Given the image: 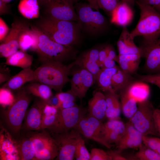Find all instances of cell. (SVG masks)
Instances as JSON below:
<instances>
[{
	"label": "cell",
	"instance_id": "obj_1",
	"mask_svg": "<svg viewBox=\"0 0 160 160\" xmlns=\"http://www.w3.org/2000/svg\"><path fill=\"white\" fill-rule=\"evenodd\" d=\"M36 26L52 40L73 47L79 43L81 30L77 22L59 20L49 16L40 20Z\"/></svg>",
	"mask_w": 160,
	"mask_h": 160
},
{
	"label": "cell",
	"instance_id": "obj_2",
	"mask_svg": "<svg viewBox=\"0 0 160 160\" xmlns=\"http://www.w3.org/2000/svg\"><path fill=\"white\" fill-rule=\"evenodd\" d=\"M31 99V95L22 87L18 90L13 102L2 114L3 124L15 141L20 135L23 122Z\"/></svg>",
	"mask_w": 160,
	"mask_h": 160
},
{
	"label": "cell",
	"instance_id": "obj_3",
	"mask_svg": "<svg viewBox=\"0 0 160 160\" xmlns=\"http://www.w3.org/2000/svg\"><path fill=\"white\" fill-rule=\"evenodd\" d=\"M77 63V60L67 65L58 61L41 63L34 71L35 81L47 85L56 91L61 92L64 85L69 81L68 76L71 70Z\"/></svg>",
	"mask_w": 160,
	"mask_h": 160
},
{
	"label": "cell",
	"instance_id": "obj_4",
	"mask_svg": "<svg viewBox=\"0 0 160 160\" xmlns=\"http://www.w3.org/2000/svg\"><path fill=\"white\" fill-rule=\"evenodd\" d=\"M32 26L38 36V43L36 52L41 63L51 61L63 63L76 57L77 51L73 47L55 42L37 27Z\"/></svg>",
	"mask_w": 160,
	"mask_h": 160
},
{
	"label": "cell",
	"instance_id": "obj_5",
	"mask_svg": "<svg viewBox=\"0 0 160 160\" xmlns=\"http://www.w3.org/2000/svg\"><path fill=\"white\" fill-rule=\"evenodd\" d=\"M140 10V17L135 28L130 32L133 38L143 37L144 41L150 42L160 36V13L153 6L137 4Z\"/></svg>",
	"mask_w": 160,
	"mask_h": 160
},
{
	"label": "cell",
	"instance_id": "obj_6",
	"mask_svg": "<svg viewBox=\"0 0 160 160\" xmlns=\"http://www.w3.org/2000/svg\"><path fill=\"white\" fill-rule=\"evenodd\" d=\"M74 7L78 17L77 22L81 31L96 35L108 30V24L105 17L88 3H78Z\"/></svg>",
	"mask_w": 160,
	"mask_h": 160
},
{
	"label": "cell",
	"instance_id": "obj_7",
	"mask_svg": "<svg viewBox=\"0 0 160 160\" xmlns=\"http://www.w3.org/2000/svg\"><path fill=\"white\" fill-rule=\"evenodd\" d=\"M32 141L35 151V160H51L55 159L58 153L57 144L46 130L23 131Z\"/></svg>",
	"mask_w": 160,
	"mask_h": 160
},
{
	"label": "cell",
	"instance_id": "obj_8",
	"mask_svg": "<svg viewBox=\"0 0 160 160\" xmlns=\"http://www.w3.org/2000/svg\"><path fill=\"white\" fill-rule=\"evenodd\" d=\"M155 108L148 99L138 103L137 108L129 121L143 135H151L160 137L154 119Z\"/></svg>",
	"mask_w": 160,
	"mask_h": 160
},
{
	"label": "cell",
	"instance_id": "obj_9",
	"mask_svg": "<svg viewBox=\"0 0 160 160\" xmlns=\"http://www.w3.org/2000/svg\"><path fill=\"white\" fill-rule=\"evenodd\" d=\"M87 111V109L77 105L67 108H59L55 123L50 128L46 130L50 133L67 132L74 128L86 115Z\"/></svg>",
	"mask_w": 160,
	"mask_h": 160
},
{
	"label": "cell",
	"instance_id": "obj_10",
	"mask_svg": "<svg viewBox=\"0 0 160 160\" xmlns=\"http://www.w3.org/2000/svg\"><path fill=\"white\" fill-rule=\"evenodd\" d=\"M55 140L58 148L57 160H73L76 145L82 137L81 134L73 128L64 133H50Z\"/></svg>",
	"mask_w": 160,
	"mask_h": 160
},
{
	"label": "cell",
	"instance_id": "obj_11",
	"mask_svg": "<svg viewBox=\"0 0 160 160\" xmlns=\"http://www.w3.org/2000/svg\"><path fill=\"white\" fill-rule=\"evenodd\" d=\"M74 128L85 137L93 140L108 148L112 146L104 139L103 124L89 114L83 117Z\"/></svg>",
	"mask_w": 160,
	"mask_h": 160
},
{
	"label": "cell",
	"instance_id": "obj_12",
	"mask_svg": "<svg viewBox=\"0 0 160 160\" xmlns=\"http://www.w3.org/2000/svg\"><path fill=\"white\" fill-rule=\"evenodd\" d=\"M73 0H49L44 5L48 16L55 19L77 22Z\"/></svg>",
	"mask_w": 160,
	"mask_h": 160
},
{
	"label": "cell",
	"instance_id": "obj_13",
	"mask_svg": "<svg viewBox=\"0 0 160 160\" xmlns=\"http://www.w3.org/2000/svg\"><path fill=\"white\" fill-rule=\"evenodd\" d=\"M141 57L145 58V68L150 74L160 73V38L150 42L143 41L140 47Z\"/></svg>",
	"mask_w": 160,
	"mask_h": 160
},
{
	"label": "cell",
	"instance_id": "obj_14",
	"mask_svg": "<svg viewBox=\"0 0 160 160\" xmlns=\"http://www.w3.org/2000/svg\"><path fill=\"white\" fill-rule=\"evenodd\" d=\"M28 26L25 23L18 20L15 21L12 23L8 33L1 42V57L7 58L18 51L20 35L23 31Z\"/></svg>",
	"mask_w": 160,
	"mask_h": 160
},
{
	"label": "cell",
	"instance_id": "obj_15",
	"mask_svg": "<svg viewBox=\"0 0 160 160\" xmlns=\"http://www.w3.org/2000/svg\"><path fill=\"white\" fill-rule=\"evenodd\" d=\"M44 101L39 98L35 100L26 113L21 131L39 130L41 125Z\"/></svg>",
	"mask_w": 160,
	"mask_h": 160
},
{
	"label": "cell",
	"instance_id": "obj_16",
	"mask_svg": "<svg viewBox=\"0 0 160 160\" xmlns=\"http://www.w3.org/2000/svg\"><path fill=\"white\" fill-rule=\"evenodd\" d=\"M124 134L116 143L117 150L120 153L128 148H139L143 144V135L129 121L125 123Z\"/></svg>",
	"mask_w": 160,
	"mask_h": 160
},
{
	"label": "cell",
	"instance_id": "obj_17",
	"mask_svg": "<svg viewBox=\"0 0 160 160\" xmlns=\"http://www.w3.org/2000/svg\"><path fill=\"white\" fill-rule=\"evenodd\" d=\"M104 138L108 144L117 143L125 133V124L120 119L109 120L103 124Z\"/></svg>",
	"mask_w": 160,
	"mask_h": 160
},
{
	"label": "cell",
	"instance_id": "obj_18",
	"mask_svg": "<svg viewBox=\"0 0 160 160\" xmlns=\"http://www.w3.org/2000/svg\"><path fill=\"white\" fill-rule=\"evenodd\" d=\"M107 106L104 94L96 92L89 100L88 104L89 114L102 122L106 117Z\"/></svg>",
	"mask_w": 160,
	"mask_h": 160
},
{
	"label": "cell",
	"instance_id": "obj_19",
	"mask_svg": "<svg viewBox=\"0 0 160 160\" xmlns=\"http://www.w3.org/2000/svg\"><path fill=\"white\" fill-rule=\"evenodd\" d=\"M133 16L132 7L121 1L113 12L111 16V22L119 26L126 27L132 22Z\"/></svg>",
	"mask_w": 160,
	"mask_h": 160
},
{
	"label": "cell",
	"instance_id": "obj_20",
	"mask_svg": "<svg viewBox=\"0 0 160 160\" xmlns=\"http://www.w3.org/2000/svg\"><path fill=\"white\" fill-rule=\"evenodd\" d=\"M15 147L18 159L20 160H35V151L31 139L23 132L15 141Z\"/></svg>",
	"mask_w": 160,
	"mask_h": 160
},
{
	"label": "cell",
	"instance_id": "obj_21",
	"mask_svg": "<svg viewBox=\"0 0 160 160\" xmlns=\"http://www.w3.org/2000/svg\"><path fill=\"white\" fill-rule=\"evenodd\" d=\"M35 81L34 71L31 68L23 69L10 79L2 87L11 91L18 90L28 82Z\"/></svg>",
	"mask_w": 160,
	"mask_h": 160
},
{
	"label": "cell",
	"instance_id": "obj_22",
	"mask_svg": "<svg viewBox=\"0 0 160 160\" xmlns=\"http://www.w3.org/2000/svg\"><path fill=\"white\" fill-rule=\"evenodd\" d=\"M134 39L126 27H123L117 42L119 55L140 54V48L135 45Z\"/></svg>",
	"mask_w": 160,
	"mask_h": 160
},
{
	"label": "cell",
	"instance_id": "obj_23",
	"mask_svg": "<svg viewBox=\"0 0 160 160\" xmlns=\"http://www.w3.org/2000/svg\"><path fill=\"white\" fill-rule=\"evenodd\" d=\"M29 26L21 33L19 37V49L26 52L29 50L36 52L38 43V35L32 25Z\"/></svg>",
	"mask_w": 160,
	"mask_h": 160
},
{
	"label": "cell",
	"instance_id": "obj_24",
	"mask_svg": "<svg viewBox=\"0 0 160 160\" xmlns=\"http://www.w3.org/2000/svg\"><path fill=\"white\" fill-rule=\"evenodd\" d=\"M123 90L137 103L148 100L150 93L149 86L143 81H133Z\"/></svg>",
	"mask_w": 160,
	"mask_h": 160
},
{
	"label": "cell",
	"instance_id": "obj_25",
	"mask_svg": "<svg viewBox=\"0 0 160 160\" xmlns=\"http://www.w3.org/2000/svg\"><path fill=\"white\" fill-rule=\"evenodd\" d=\"M104 94L106 103V117L109 120L120 119L121 111L119 95L114 91L106 92Z\"/></svg>",
	"mask_w": 160,
	"mask_h": 160
},
{
	"label": "cell",
	"instance_id": "obj_26",
	"mask_svg": "<svg viewBox=\"0 0 160 160\" xmlns=\"http://www.w3.org/2000/svg\"><path fill=\"white\" fill-rule=\"evenodd\" d=\"M33 60L32 55L20 50L7 58L5 64L24 69L31 68Z\"/></svg>",
	"mask_w": 160,
	"mask_h": 160
},
{
	"label": "cell",
	"instance_id": "obj_27",
	"mask_svg": "<svg viewBox=\"0 0 160 160\" xmlns=\"http://www.w3.org/2000/svg\"><path fill=\"white\" fill-rule=\"evenodd\" d=\"M18 8L20 13L28 19L36 18L39 15V3L37 0H20Z\"/></svg>",
	"mask_w": 160,
	"mask_h": 160
},
{
	"label": "cell",
	"instance_id": "obj_28",
	"mask_svg": "<svg viewBox=\"0 0 160 160\" xmlns=\"http://www.w3.org/2000/svg\"><path fill=\"white\" fill-rule=\"evenodd\" d=\"M133 81L130 74L119 69L111 78V87L115 92H120Z\"/></svg>",
	"mask_w": 160,
	"mask_h": 160
},
{
	"label": "cell",
	"instance_id": "obj_29",
	"mask_svg": "<svg viewBox=\"0 0 160 160\" xmlns=\"http://www.w3.org/2000/svg\"><path fill=\"white\" fill-rule=\"evenodd\" d=\"M121 108L124 116L130 119L135 114L137 108V103L124 90L120 92Z\"/></svg>",
	"mask_w": 160,
	"mask_h": 160
},
{
	"label": "cell",
	"instance_id": "obj_30",
	"mask_svg": "<svg viewBox=\"0 0 160 160\" xmlns=\"http://www.w3.org/2000/svg\"><path fill=\"white\" fill-rule=\"evenodd\" d=\"M25 88L31 95L45 101L52 95V89L49 86L39 82L30 83Z\"/></svg>",
	"mask_w": 160,
	"mask_h": 160
},
{
	"label": "cell",
	"instance_id": "obj_31",
	"mask_svg": "<svg viewBox=\"0 0 160 160\" xmlns=\"http://www.w3.org/2000/svg\"><path fill=\"white\" fill-rule=\"evenodd\" d=\"M59 109L46 103L43 108L39 130L48 129L54 124L57 117Z\"/></svg>",
	"mask_w": 160,
	"mask_h": 160
},
{
	"label": "cell",
	"instance_id": "obj_32",
	"mask_svg": "<svg viewBox=\"0 0 160 160\" xmlns=\"http://www.w3.org/2000/svg\"><path fill=\"white\" fill-rule=\"evenodd\" d=\"M77 65L81 66L93 75L94 81H96L97 76L101 68L97 63L84 56L82 55L76 59Z\"/></svg>",
	"mask_w": 160,
	"mask_h": 160
},
{
	"label": "cell",
	"instance_id": "obj_33",
	"mask_svg": "<svg viewBox=\"0 0 160 160\" xmlns=\"http://www.w3.org/2000/svg\"><path fill=\"white\" fill-rule=\"evenodd\" d=\"M82 83L81 88L79 99L82 100L85 97L86 94L94 81L92 74L86 69L82 68L80 69Z\"/></svg>",
	"mask_w": 160,
	"mask_h": 160
},
{
	"label": "cell",
	"instance_id": "obj_34",
	"mask_svg": "<svg viewBox=\"0 0 160 160\" xmlns=\"http://www.w3.org/2000/svg\"><path fill=\"white\" fill-rule=\"evenodd\" d=\"M139 151L134 156L140 160H160V154L148 148L143 143L139 148Z\"/></svg>",
	"mask_w": 160,
	"mask_h": 160
},
{
	"label": "cell",
	"instance_id": "obj_35",
	"mask_svg": "<svg viewBox=\"0 0 160 160\" xmlns=\"http://www.w3.org/2000/svg\"><path fill=\"white\" fill-rule=\"evenodd\" d=\"M56 95L61 103L60 108H70L76 105L75 103V101L77 97L71 90L67 92H59Z\"/></svg>",
	"mask_w": 160,
	"mask_h": 160
},
{
	"label": "cell",
	"instance_id": "obj_36",
	"mask_svg": "<svg viewBox=\"0 0 160 160\" xmlns=\"http://www.w3.org/2000/svg\"><path fill=\"white\" fill-rule=\"evenodd\" d=\"M112 76L101 68L97 76L96 80L99 86L102 91L105 92L114 91L111 85Z\"/></svg>",
	"mask_w": 160,
	"mask_h": 160
},
{
	"label": "cell",
	"instance_id": "obj_37",
	"mask_svg": "<svg viewBox=\"0 0 160 160\" xmlns=\"http://www.w3.org/2000/svg\"><path fill=\"white\" fill-rule=\"evenodd\" d=\"M74 157L77 160H90V153L88 151L84 140L82 137L76 145Z\"/></svg>",
	"mask_w": 160,
	"mask_h": 160
},
{
	"label": "cell",
	"instance_id": "obj_38",
	"mask_svg": "<svg viewBox=\"0 0 160 160\" xmlns=\"http://www.w3.org/2000/svg\"><path fill=\"white\" fill-rule=\"evenodd\" d=\"M71 90L79 98L81 88L82 80L80 70L76 71L70 80Z\"/></svg>",
	"mask_w": 160,
	"mask_h": 160
},
{
	"label": "cell",
	"instance_id": "obj_39",
	"mask_svg": "<svg viewBox=\"0 0 160 160\" xmlns=\"http://www.w3.org/2000/svg\"><path fill=\"white\" fill-rule=\"evenodd\" d=\"M120 2V0H97L99 9H102L110 16Z\"/></svg>",
	"mask_w": 160,
	"mask_h": 160
},
{
	"label": "cell",
	"instance_id": "obj_40",
	"mask_svg": "<svg viewBox=\"0 0 160 160\" xmlns=\"http://www.w3.org/2000/svg\"><path fill=\"white\" fill-rule=\"evenodd\" d=\"M143 143L148 148L160 154V138L143 135Z\"/></svg>",
	"mask_w": 160,
	"mask_h": 160
},
{
	"label": "cell",
	"instance_id": "obj_41",
	"mask_svg": "<svg viewBox=\"0 0 160 160\" xmlns=\"http://www.w3.org/2000/svg\"><path fill=\"white\" fill-rule=\"evenodd\" d=\"M136 76L142 81L155 85L160 88V73L146 75L137 74Z\"/></svg>",
	"mask_w": 160,
	"mask_h": 160
},
{
	"label": "cell",
	"instance_id": "obj_42",
	"mask_svg": "<svg viewBox=\"0 0 160 160\" xmlns=\"http://www.w3.org/2000/svg\"><path fill=\"white\" fill-rule=\"evenodd\" d=\"M90 153V160H111L107 152L100 148L92 149Z\"/></svg>",
	"mask_w": 160,
	"mask_h": 160
},
{
	"label": "cell",
	"instance_id": "obj_43",
	"mask_svg": "<svg viewBox=\"0 0 160 160\" xmlns=\"http://www.w3.org/2000/svg\"><path fill=\"white\" fill-rule=\"evenodd\" d=\"M117 63L121 69L130 74L134 73L136 71L138 68L139 63H132L119 60H118Z\"/></svg>",
	"mask_w": 160,
	"mask_h": 160
},
{
	"label": "cell",
	"instance_id": "obj_44",
	"mask_svg": "<svg viewBox=\"0 0 160 160\" xmlns=\"http://www.w3.org/2000/svg\"><path fill=\"white\" fill-rule=\"evenodd\" d=\"M10 90L2 87L0 89V103L3 105H10L14 101Z\"/></svg>",
	"mask_w": 160,
	"mask_h": 160
},
{
	"label": "cell",
	"instance_id": "obj_45",
	"mask_svg": "<svg viewBox=\"0 0 160 160\" xmlns=\"http://www.w3.org/2000/svg\"><path fill=\"white\" fill-rule=\"evenodd\" d=\"M118 57V60L132 63H139L141 56L140 54H129L119 55Z\"/></svg>",
	"mask_w": 160,
	"mask_h": 160
},
{
	"label": "cell",
	"instance_id": "obj_46",
	"mask_svg": "<svg viewBox=\"0 0 160 160\" xmlns=\"http://www.w3.org/2000/svg\"><path fill=\"white\" fill-rule=\"evenodd\" d=\"M99 50L100 49H91L84 52L82 55L98 64Z\"/></svg>",
	"mask_w": 160,
	"mask_h": 160
},
{
	"label": "cell",
	"instance_id": "obj_47",
	"mask_svg": "<svg viewBox=\"0 0 160 160\" xmlns=\"http://www.w3.org/2000/svg\"><path fill=\"white\" fill-rule=\"evenodd\" d=\"M10 30L7 24L2 19L0 18V41L1 42L8 33Z\"/></svg>",
	"mask_w": 160,
	"mask_h": 160
},
{
	"label": "cell",
	"instance_id": "obj_48",
	"mask_svg": "<svg viewBox=\"0 0 160 160\" xmlns=\"http://www.w3.org/2000/svg\"><path fill=\"white\" fill-rule=\"evenodd\" d=\"M108 45L104 46L100 49L98 64L102 68L104 61L107 57Z\"/></svg>",
	"mask_w": 160,
	"mask_h": 160
},
{
	"label": "cell",
	"instance_id": "obj_49",
	"mask_svg": "<svg viewBox=\"0 0 160 160\" xmlns=\"http://www.w3.org/2000/svg\"><path fill=\"white\" fill-rule=\"evenodd\" d=\"M107 152L111 160H127L128 159L123 156L117 150H110Z\"/></svg>",
	"mask_w": 160,
	"mask_h": 160
},
{
	"label": "cell",
	"instance_id": "obj_50",
	"mask_svg": "<svg viewBox=\"0 0 160 160\" xmlns=\"http://www.w3.org/2000/svg\"><path fill=\"white\" fill-rule=\"evenodd\" d=\"M46 104L58 108H60L61 107L60 102L55 95H52L46 100H44Z\"/></svg>",
	"mask_w": 160,
	"mask_h": 160
},
{
	"label": "cell",
	"instance_id": "obj_51",
	"mask_svg": "<svg viewBox=\"0 0 160 160\" xmlns=\"http://www.w3.org/2000/svg\"><path fill=\"white\" fill-rule=\"evenodd\" d=\"M153 116L155 127L160 138V109H155Z\"/></svg>",
	"mask_w": 160,
	"mask_h": 160
},
{
	"label": "cell",
	"instance_id": "obj_52",
	"mask_svg": "<svg viewBox=\"0 0 160 160\" xmlns=\"http://www.w3.org/2000/svg\"><path fill=\"white\" fill-rule=\"evenodd\" d=\"M137 4L148 5L153 7L158 5L160 0H135Z\"/></svg>",
	"mask_w": 160,
	"mask_h": 160
},
{
	"label": "cell",
	"instance_id": "obj_53",
	"mask_svg": "<svg viewBox=\"0 0 160 160\" xmlns=\"http://www.w3.org/2000/svg\"><path fill=\"white\" fill-rule=\"evenodd\" d=\"M107 57L117 62L118 61V55H116L113 47L109 45H108Z\"/></svg>",
	"mask_w": 160,
	"mask_h": 160
},
{
	"label": "cell",
	"instance_id": "obj_54",
	"mask_svg": "<svg viewBox=\"0 0 160 160\" xmlns=\"http://www.w3.org/2000/svg\"><path fill=\"white\" fill-rule=\"evenodd\" d=\"M9 9L7 3L0 0V14L5 15L9 13Z\"/></svg>",
	"mask_w": 160,
	"mask_h": 160
},
{
	"label": "cell",
	"instance_id": "obj_55",
	"mask_svg": "<svg viewBox=\"0 0 160 160\" xmlns=\"http://www.w3.org/2000/svg\"><path fill=\"white\" fill-rule=\"evenodd\" d=\"M115 61L107 57L103 62L102 68H111L116 66Z\"/></svg>",
	"mask_w": 160,
	"mask_h": 160
},
{
	"label": "cell",
	"instance_id": "obj_56",
	"mask_svg": "<svg viewBox=\"0 0 160 160\" xmlns=\"http://www.w3.org/2000/svg\"><path fill=\"white\" fill-rule=\"evenodd\" d=\"M8 72H7L2 71H1L0 72V84L3 83L5 81H7L11 77L10 75L8 73Z\"/></svg>",
	"mask_w": 160,
	"mask_h": 160
},
{
	"label": "cell",
	"instance_id": "obj_57",
	"mask_svg": "<svg viewBox=\"0 0 160 160\" xmlns=\"http://www.w3.org/2000/svg\"><path fill=\"white\" fill-rule=\"evenodd\" d=\"M88 3L95 9L99 10V8L97 3V0H86Z\"/></svg>",
	"mask_w": 160,
	"mask_h": 160
},
{
	"label": "cell",
	"instance_id": "obj_58",
	"mask_svg": "<svg viewBox=\"0 0 160 160\" xmlns=\"http://www.w3.org/2000/svg\"><path fill=\"white\" fill-rule=\"evenodd\" d=\"M121 1L127 4L132 7L135 3V0H120Z\"/></svg>",
	"mask_w": 160,
	"mask_h": 160
},
{
	"label": "cell",
	"instance_id": "obj_59",
	"mask_svg": "<svg viewBox=\"0 0 160 160\" xmlns=\"http://www.w3.org/2000/svg\"><path fill=\"white\" fill-rule=\"evenodd\" d=\"M49 0H37L39 3L41 5H44Z\"/></svg>",
	"mask_w": 160,
	"mask_h": 160
},
{
	"label": "cell",
	"instance_id": "obj_60",
	"mask_svg": "<svg viewBox=\"0 0 160 160\" xmlns=\"http://www.w3.org/2000/svg\"><path fill=\"white\" fill-rule=\"evenodd\" d=\"M158 12L160 13V2L157 5L153 7Z\"/></svg>",
	"mask_w": 160,
	"mask_h": 160
},
{
	"label": "cell",
	"instance_id": "obj_61",
	"mask_svg": "<svg viewBox=\"0 0 160 160\" xmlns=\"http://www.w3.org/2000/svg\"><path fill=\"white\" fill-rule=\"evenodd\" d=\"M2 0L5 2L6 3H7L10 2L12 0Z\"/></svg>",
	"mask_w": 160,
	"mask_h": 160
},
{
	"label": "cell",
	"instance_id": "obj_62",
	"mask_svg": "<svg viewBox=\"0 0 160 160\" xmlns=\"http://www.w3.org/2000/svg\"><path fill=\"white\" fill-rule=\"evenodd\" d=\"M79 0H73V2L74 3L76 2H77Z\"/></svg>",
	"mask_w": 160,
	"mask_h": 160
}]
</instances>
